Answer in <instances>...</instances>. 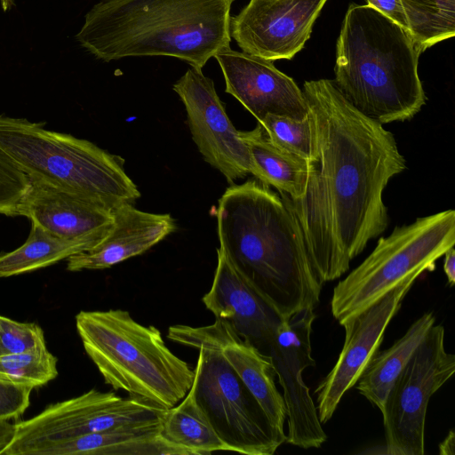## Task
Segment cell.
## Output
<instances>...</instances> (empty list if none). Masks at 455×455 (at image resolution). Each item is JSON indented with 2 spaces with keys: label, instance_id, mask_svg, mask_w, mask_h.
Segmentation results:
<instances>
[{
  "label": "cell",
  "instance_id": "6da1fadb",
  "mask_svg": "<svg viewBox=\"0 0 455 455\" xmlns=\"http://www.w3.org/2000/svg\"><path fill=\"white\" fill-rule=\"evenodd\" d=\"M311 119L315 157L305 190L280 193L303 235L317 279L344 275L369 241L387 228L383 192L406 169L392 132L358 111L333 80L307 81L301 89Z\"/></svg>",
  "mask_w": 455,
  "mask_h": 455
},
{
  "label": "cell",
  "instance_id": "7a4b0ae2",
  "mask_svg": "<svg viewBox=\"0 0 455 455\" xmlns=\"http://www.w3.org/2000/svg\"><path fill=\"white\" fill-rule=\"evenodd\" d=\"M220 248L283 319L320 301L301 230L282 197L258 179L232 184L217 209Z\"/></svg>",
  "mask_w": 455,
  "mask_h": 455
},
{
  "label": "cell",
  "instance_id": "3957f363",
  "mask_svg": "<svg viewBox=\"0 0 455 455\" xmlns=\"http://www.w3.org/2000/svg\"><path fill=\"white\" fill-rule=\"evenodd\" d=\"M234 0H100L76 38L104 61L168 56L202 70L230 47Z\"/></svg>",
  "mask_w": 455,
  "mask_h": 455
},
{
  "label": "cell",
  "instance_id": "277c9868",
  "mask_svg": "<svg viewBox=\"0 0 455 455\" xmlns=\"http://www.w3.org/2000/svg\"><path fill=\"white\" fill-rule=\"evenodd\" d=\"M410 32L371 5H349L336 45L333 80L358 111L381 124L414 117L427 96Z\"/></svg>",
  "mask_w": 455,
  "mask_h": 455
},
{
  "label": "cell",
  "instance_id": "5b68a950",
  "mask_svg": "<svg viewBox=\"0 0 455 455\" xmlns=\"http://www.w3.org/2000/svg\"><path fill=\"white\" fill-rule=\"evenodd\" d=\"M76 326L84 348L106 384L130 396L170 409L188 393L194 370L165 345L153 325L128 311H80Z\"/></svg>",
  "mask_w": 455,
  "mask_h": 455
},
{
  "label": "cell",
  "instance_id": "8992f818",
  "mask_svg": "<svg viewBox=\"0 0 455 455\" xmlns=\"http://www.w3.org/2000/svg\"><path fill=\"white\" fill-rule=\"evenodd\" d=\"M0 148L29 179L109 209L140 197L121 156L87 140L47 130L44 123L0 115Z\"/></svg>",
  "mask_w": 455,
  "mask_h": 455
},
{
  "label": "cell",
  "instance_id": "52a82bcc",
  "mask_svg": "<svg viewBox=\"0 0 455 455\" xmlns=\"http://www.w3.org/2000/svg\"><path fill=\"white\" fill-rule=\"evenodd\" d=\"M455 243V212L445 210L395 227L333 288L331 314L339 323L359 314L411 276L435 268Z\"/></svg>",
  "mask_w": 455,
  "mask_h": 455
},
{
  "label": "cell",
  "instance_id": "ba28073f",
  "mask_svg": "<svg viewBox=\"0 0 455 455\" xmlns=\"http://www.w3.org/2000/svg\"><path fill=\"white\" fill-rule=\"evenodd\" d=\"M189 393L228 451L272 455L286 441L216 347H201Z\"/></svg>",
  "mask_w": 455,
  "mask_h": 455
},
{
  "label": "cell",
  "instance_id": "9c48e42d",
  "mask_svg": "<svg viewBox=\"0 0 455 455\" xmlns=\"http://www.w3.org/2000/svg\"><path fill=\"white\" fill-rule=\"evenodd\" d=\"M166 409L113 392L91 389L52 403L37 415L14 424L1 455H36L50 444L92 433L160 423Z\"/></svg>",
  "mask_w": 455,
  "mask_h": 455
},
{
  "label": "cell",
  "instance_id": "30bf717a",
  "mask_svg": "<svg viewBox=\"0 0 455 455\" xmlns=\"http://www.w3.org/2000/svg\"><path fill=\"white\" fill-rule=\"evenodd\" d=\"M444 328L434 324L399 373L382 410L385 453L423 455L431 396L455 372V355L444 345Z\"/></svg>",
  "mask_w": 455,
  "mask_h": 455
},
{
  "label": "cell",
  "instance_id": "8fae6325",
  "mask_svg": "<svg viewBox=\"0 0 455 455\" xmlns=\"http://www.w3.org/2000/svg\"><path fill=\"white\" fill-rule=\"evenodd\" d=\"M315 317L314 308L307 307L283 319L268 349L286 406L285 443L302 449L320 448L327 441L316 406L302 378L306 368L315 365L311 355Z\"/></svg>",
  "mask_w": 455,
  "mask_h": 455
},
{
  "label": "cell",
  "instance_id": "7c38bea8",
  "mask_svg": "<svg viewBox=\"0 0 455 455\" xmlns=\"http://www.w3.org/2000/svg\"><path fill=\"white\" fill-rule=\"evenodd\" d=\"M172 88L185 106L192 139L205 162L231 184L252 174L247 146L228 118L212 80L191 67Z\"/></svg>",
  "mask_w": 455,
  "mask_h": 455
},
{
  "label": "cell",
  "instance_id": "4fadbf2b",
  "mask_svg": "<svg viewBox=\"0 0 455 455\" xmlns=\"http://www.w3.org/2000/svg\"><path fill=\"white\" fill-rule=\"evenodd\" d=\"M419 276H411L370 307L344 320L345 340L339 358L319 383L316 410L322 424L331 419L343 395L355 386L369 362L379 351L385 331Z\"/></svg>",
  "mask_w": 455,
  "mask_h": 455
},
{
  "label": "cell",
  "instance_id": "5bb4252c",
  "mask_svg": "<svg viewBox=\"0 0 455 455\" xmlns=\"http://www.w3.org/2000/svg\"><path fill=\"white\" fill-rule=\"evenodd\" d=\"M327 0H250L231 17L230 36L243 52L267 60H291L309 38Z\"/></svg>",
  "mask_w": 455,
  "mask_h": 455
},
{
  "label": "cell",
  "instance_id": "9a60e30c",
  "mask_svg": "<svg viewBox=\"0 0 455 455\" xmlns=\"http://www.w3.org/2000/svg\"><path fill=\"white\" fill-rule=\"evenodd\" d=\"M170 340L199 348L216 347L255 396L275 431L283 437L286 406L278 391L276 373L271 358L238 336L224 320L216 318L211 325L192 327L173 325L168 330Z\"/></svg>",
  "mask_w": 455,
  "mask_h": 455
},
{
  "label": "cell",
  "instance_id": "2e32d148",
  "mask_svg": "<svg viewBox=\"0 0 455 455\" xmlns=\"http://www.w3.org/2000/svg\"><path fill=\"white\" fill-rule=\"evenodd\" d=\"M214 58L224 76L226 92L234 96L258 122L267 114L299 120L308 116L302 90L273 61L230 47Z\"/></svg>",
  "mask_w": 455,
  "mask_h": 455
},
{
  "label": "cell",
  "instance_id": "e0dca14e",
  "mask_svg": "<svg viewBox=\"0 0 455 455\" xmlns=\"http://www.w3.org/2000/svg\"><path fill=\"white\" fill-rule=\"evenodd\" d=\"M202 301L215 318L226 321L243 340L268 355L270 342L283 319L220 247L212 287Z\"/></svg>",
  "mask_w": 455,
  "mask_h": 455
},
{
  "label": "cell",
  "instance_id": "ac0fdd59",
  "mask_svg": "<svg viewBox=\"0 0 455 455\" xmlns=\"http://www.w3.org/2000/svg\"><path fill=\"white\" fill-rule=\"evenodd\" d=\"M29 180L18 216L28 218L59 237L82 241L92 248L109 233L114 210L43 181Z\"/></svg>",
  "mask_w": 455,
  "mask_h": 455
},
{
  "label": "cell",
  "instance_id": "d6986e66",
  "mask_svg": "<svg viewBox=\"0 0 455 455\" xmlns=\"http://www.w3.org/2000/svg\"><path fill=\"white\" fill-rule=\"evenodd\" d=\"M176 230L169 213H151L138 210L133 204L114 209V224L109 233L90 250L67 259L71 272L111 267L140 255Z\"/></svg>",
  "mask_w": 455,
  "mask_h": 455
},
{
  "label": "cell",
  "instance_id": "ffe728a7",
  "mask_svg": "<svg viewBox=\"0 0 455 455\" xmlns=\"http://www.w3.org/2000/svg\"><path fill=\"white\" fill-rule=\"evenodd\" d=\"M161 424L80 435L45 446L36 455H191L161 435Z\"/></svg>",
  "mask_w": 455,
  "mask_h": 455
},
{
  "label": "cell",
  "instance_id": "44dd1931",
  "mask_svg": "<svg viewBox=\"0 0 455 455\" xmlns=\"http://www.w3.org/2000/svg\"><path fill=\"white\" fill-rule=\"evenodd\" d=\"M435 323L432 312L424 313L390 347L378 351L356 382V389L380 411L394 381Z\"/></svg>",
  "mask_w": 455,
  "mask_h": 455
},
{
  "label": "cell",
  "instance_id": "7402d4cb",
  "mask_svg": "<svg viewBox=\"0 0 455 455\" xmlns=\"http://www.w3.org/2000/svg\"><path fill=\"white\" fill-rule=\"evenodd\" d=\"M239 136L249 150L256 179L292 199L303 194L307 161L272 144L259 124L251 131H239Z\"/></svg>",
  "mask_w": 455,
  "mask_h": 455
},
{
  "label": "cell",
  "instance_id": "603a6c76",
  "mask_svg": "<svg viewBox=\"0 0 455 455\" xmlns=\"http://www.w3.org/2000/svg\"><path fill=\"white\" fill-rule=\"evenodd\" d=\"M91 248L87 243L59 237L31 222L26 242L19 248L0 255V277L46 267Z\"/></svg>",
  "mask_w": 455,
  "mask_h": 455
},
{
  "label": "cell",
  "instance_id": "cb8c5ba5",
  "mask_svg": "<svg viewBox=\"0 0 455 455\" xmlns=\"http://www.w3.org/2000/svg\"><path fill=\"white\" fill-rule=\"evenodd\" d=\"M160 433L169 443L191 455L228 451L189 391L180 404L166 410Z\"/></svg>",
  "mask_w": 455,
  "mask_h": 455
},
{
  "label": "cell",
  "instance_id": "d4e9b609",
  "mask_svg": "<svg viewBox=\"0 0 455 455\" xmlns=\"http://www.w3.org/2000/svg\"><path fill=\"white\" fill-rule=\"evenodd\" d=\"M408 29L423 52L455 35V0H400Z\"/></svg>",
  "mask_w": 455,
  "mask_h": 455
},
{
  "label": "cell",
  "instance_id": "484cf974",
  "mask_svg": "<svg viewBox=\"0 0 455 455\" xmlns=\"http://www.w3.org/2000/svg\"><path fill=\"white\" fill-rule=\"evenodd\" d=\"M57 375V358L48 351L46 345L0 355V384L33 390Z\"/></svg>",
  "mask_w": 455,
  "mask_h": 455
},
{
  "label": "cell",
  "instance_id": "4316f807",
  "mask_svg": "<svg viewBox=\"0 0 455 455\" xmlns=\"http://www.w3.org/2000/svg\"><path fill=\"white\" fill-rule=\"evenodd\" d=\"M258 124L275 147L307 162L315 159V135L309 114L301 120L267 114Z\"/></svg>",
  "mask_w": 455,
  "mask_h": 455
},
{
  "label": "cell",
  "instance_id": "83f0119b",
  "mask_svg": "<svg viewBox=\"0 0 455 455\" xmlns=\"http://www.w3.org/2000/svg\"><path fill=\"white\" fill-rule=\"evenodd\" d=\"M29 186L27 174L0 148V214L18 216L19 205Z\"/></svg>",
  "mask_w": 455,
  "mask_h": 455
},
{
  "label": "cell",
  "instance_id": "f1b7e54d",
  "mask_svg": "<svg viewBox=\"0 0 455 455\" xmlns=\"http://www.w3.org/2000/svg\"><path fill=\"white\" fill-rule=\"evenodd\" d=\"M46 345L42 328L0 315V355L21 353Z\"/></svg>",
  "mask_w": 455,
  "mask_h": 455
},
{
  "label": "cell",
  "instance_id": "f546056e",
  "mask_svg": "<svg viewBox=\"0 0 455 455\" xmlns=\"http://www.w3.org/2000/svg\"><path fill=\"white\" fill-rule=\"evenodd\" d=\"M31 391L0 384V421L20 418L29 406Z\"/></svg>",
  "mask_w": 455,
  "mask_h": 455
},
{
  "label": "cell",
  "instance_id": "4dcf8cb0",
  "mask_svg": "<svg viewBox=\"0 0 455 455\" xmlns=\"http://www.w3.org/2000/svg\"><path fill=\"white\" fill-rule=\"evenodd\" d=\"M367 4L409 31L400 0H367Z\"/></svg>",
  "mask_w": 455,
  "mask_h": 455
},
{
  "label": "cell",
  "instance_id": "1f68e13d",
  "mask_svg": "<svg viewBox=\"0 0 455 455\" xmlns=\"http://www.w3.org/2000/svg\"><path fill=\"white\" fill-rule=\"evenodd\" d=\"M443 270L446 275L448 283L452 286L455 283V250L450 248L444 254Z\"/></svg>",
  "mask_w": 455,
  "mask_h": 455
},
{
  "label": "cell",
  "instance_id": "d6a6232c",
  "mask_svg": "<svg viewBox=\"0 0 455 455\" xmlns=\"http://www.w3.org/2000/svg\"><path fill=\"white\" fill-rule=\"evenodd\" d=\"M13 428L14 424L10 423L9 420L0 421V454L12 439Z\"/></svg>",
  "mask_w": 455,
  "mask_h": 455
},
{
  "label": "cell",
  "instance_id": "836d02e7",
  "mask_svg": "<svg viewBox=\"0 0 455 455\" xmlns=\"http://www.w3.org/2000/svg\"><path fill=\"white\" fill-rule=\"evenodd\" d=\"M440 455L455 454V433L451 429L446 437L438 445Z\"/></svg>",
  "mask_w": 455,
  "mask_h": 455
},
{
  "label": "cell",
  "instance_id": "e575fe53",
  "mask_svg": "<svg viewBox=\"0 0 455 455\" xmlns=\"http://www.w3.org/2000/svg\"><path fill=\"white\" fill-rule=\"evenodd\" d=\"M1 4L4 11L9 10L13 4V0H1Z\"/></svg>",
  "mask_w": 455,
  "mask_h": 455
}]
</instances>
